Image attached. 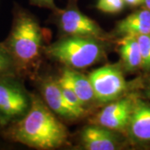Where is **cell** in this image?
<instances>
[{"instance_id":"obj_11","label":"cell","mask_w":150,"mask_h":150,"mask_svg":"<svg viewBox=\"0 0 150 150\" xmlns=\"http://www.w3.org/2000/svg\"><path fill=\"white\" fill-rule=\"evenodd\" d=\"M117 32L123 36L150 34V10H138L126 17L118 23Z\"/></svg>"},{"instance_id":"obj_14","label":"cell","mask_w":150,"mask_h":150,"mask_svg":"<svg viewBox=\"0 0 150 150\" xmlns=\"http://www.w3.org/2000/svg\"><path fill=\"white\" fill-rule=\"evenodd\" d=\"M58 83H59L61 92L65 98L66 101L74 108L75 111L78 112L80 116H83L85 112V109L83 108L84 106L80 101V99L79 98V97L77 96V94L75 93L73 88L70 86L69 82L61 75V77L58 80Z\"/></svg>"},{"instance_id":"obj_5","label":"cell","mask_w":150,"mask_h":150,"mask_svg":"<svg viewBox=\"0 0 150 150\" xmlns=\"http://www.w3.org/2000/svg\"><path fill=\"white\" fill-rule=\"evenodd\" d=\"M59 26L69 36L90 37L97 39L105 37V33L102 28L73 4L60 12Z\"/></svg>"},{"instance_id":"obj_13","label":"cell","mask_w":150,"mask_h":150,"mask_svg":"<svg viewBox=\"0 0 150 150\" xmlns=\"http://www.w3.org/2000/svg\"><path fill=\"white\" fill-rule=\"evenodd\" d=\"M62 76L69 82L83 106L95 99L93 88L88 77L81 74L73 69H64Z\"/></svg>"},{"instance_id":"obj_18","label":"cell","mask_w":150,"mask_h":150,"mask_svg":"<svg viewBox=\"0 0 150 150\" xmlns=\"http://www.w3.org/2000/svg\"><path fill=\"white\" fill-rule=\"evenodd\" d=\"M33 4L36 5L45 7V8H55L54 0H31Z\"/></svg>"},{"instance_id":"obj_4","label":"cell","mask_w":150,"mask_h":150,"mask_svg":"<svg viewBox=\"0 0 150 150\" xmlns=\"http://www.w3.org/2000/svg\"><path fill=\"white\" fill-rule=\"evenodd\" d=\"M97 101L107 103L116 100L127 88L123 73L118 67L104 65L88 76Z\"/></svg>"},{"instance_id":"obj_16","label":"cell","mask_w":150,"mask_h":150,"mask_svg":"<svg viewBox=\"0 0 150 150\" xmlns=\"http://www.w3.org/2000/svg\"><path fill=\"white\" fill-rule=\"evenodd\" d=\"M125 5L123 0H98L96 8L105 13H118Z\"/></svg>"},{"instance_id":"obj_17","label":"cell","mask_w":150,"mask_h":150,"mask_svg":"<svg viewBox=\"0 0 150 150\" xmlns=\"http://www.w3.org/2000/svg\"><path fill=\"white\" fill-rule=\"evenodd\" d=\"M10 66V59L4 50L0 47V73L7 70Z\"/></svg>"},{"instance_id":"obj_21","label":"cell","mask_w":150,"mask_h":150,"mask_svg":"<svg viewBox=\"0 0 150 150\" xmlns=\"http://www.w3.org/2000/svg\"><path fill=\"white\" fill-rule=\"evenodd\" d=\"M149 93H150V88H149Z\"/></svg>"},{"instance_id":"obj_1","label":"cell","mask_w":150,"mask_h":150,"mask_svg":"<svg viewBox=\"0 0 150 150\" xmlns=\"http://www.w3.org/2000/svg\"><path fill=\"white\" fill-rule=\"evenodd\" d=\"M52 112L40 99L33 98L27 114L14 129V139L38 149H53L64 144L67 129Z\"/></svg>"},{"instance_id":"obj_3","label":"cell","mask_w":150,"mask_h":150,"mask_svg":"<svg viewBox=\"0 0 150 150\" xmlns=\"http://www.w3.org/2000/svg\"><path fill=\"white\" fill-rule=\"evenodd\" d=\"M42 32L32 17L22 14L15 22L8 39V48L14 59L23 64H31L39 55Z\"/></svg>"},{"instance_id":"obj_15","label":"cell","mask_w":150,"mask_h":150,"mask_svg":"<svg viewBox=\"0 0 150 150\" xmlns=\"http://www.w3.org/2000/svg\"><path fill=\"white\" fill-rule=\"evenodd\" d=\"M141 52L142 67L147 70H150V34L136 36Z\"/></svg>"},{"instance_id":"obj_19","label":"cell","mask_w":150,"mask_h":150,"mask_svg":"<svg viewBox=\"0 0 150 150\" xmlns=\"http://www.w3.org/2000/svg\"><path fill=\"white\" fill-rule=\"evenodd\" d=\"M125 4L129 6H139L143 5L144 0H123Z\"/></svg>"},{"instance_id":"obj_7","label":"cell","mask_w":150,"mask_h":150,"mask_svg":"<svg viewBox=\"0 0 150 150\" xmlns=\"http://www.w3.org/2000/svg\"><path fill=\"white\" fill-rule=\"evenodd\" d=\"M28 108V100L15 86L0 83V115L10 118L23 114Z\"/></svg>"},{"instance_id":"obj_6","label":"cell","mask_w":150,"mask_h":150,"mask_svg":"<svg viewBox=\"0 0 150 150\" xmlns=\"http://www.w3.org/2000/svg\"><path fill=\"white\" fill-rule=\"evenodd\" d=\"M134 101L129 98L110 102L96 118L98 125L110 130L121 131L128 128Z\"/></svg>"},{"instance_id":"obj_9","label":"cell","mask_w":150,"mask_h":150,"mask_svg":"<svg viewBox=\"0 0 150 150\" xmlns=\"http://www.w3.org/2000/svg\"><path fill=\"white\" fill-rule=\"evenodd\" d=\"M42 93L45 103L53 112L65 118H80L74 108L66 101L58 81H47L43 84Z\"/></svg>"},{"instance_id":"obj_10","label":"cell","mask_w":150,"mask_h":150,"mask_svg":"<svg viewBox=\"0 0 150 150\" xmlns=\"http://www.w3.org/2000/svg\"><path fill=\"white\" fill-rule=\"evenodd\" d=\"M82 143L88 150H114L117 149V140L110 129L103 126H87L81 134Z\"/></svg>"},{"instance_id":"obj_20","label":"cell","mask_w":150,"mask_h":150,"mask_svg":"<svg viewBox=\"0 0 150 150\" xmlns=\"http://www.w3.org/2000/svg\"><path fill=\"white\" fill-rule=\"evenodd\" d=\"M143 6L144 7V8L150 10V0H144Z\"/></svg>"},{"instance_id":"obj_8","label":"cell","mask_w":150,"mask_h":150,"mask_svg":"<svg viewBox=\"0 0 150 150\" xmlns=\"http://www.w3.org/2000/svg\"><path fill=\"white\" fill-rule=\"evenodd\" d=\"M129 136L138 143L150 142V104L139 99L134 105L128 124Z\"/></svg>"},{"instance_id":"obj_2","label":"cell","mask_w":150,"mask_h":150,"mask_svg":"<svg viewBox=\"0 0 150 150\" xmlns=\"http://www.w3.org/2000/svg\"><path fill=\"white\" fill-rule=\"evenodd\" d=\"M46 53L52 59L71 69H80L98 62L104 51L99 39L69 36L48 46Z\"/></svg>"},{"instance_id":"obj_12","label":"cell","mask_w":150,"mask_h":150,"mask_svg":"<svg viewBox=\"0 0 150 150\" xmlns=\"http://www.w3.org/2000/svg\"><path fill=\"white\" fill-rule=\"evenodd\" d=\"M119 54L126 70L134 71L142 67L141 52L136 36H123L119 41Z\"/></svg>"}]
</instances>
